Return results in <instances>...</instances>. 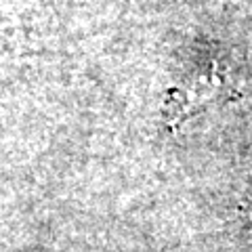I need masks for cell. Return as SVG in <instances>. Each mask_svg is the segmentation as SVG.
I'll return each mask as SVG.
<instances>
[{
	"label": "cell",
	"instance_id": "obj_1",
	"mask_svg": "<svg viewBox=\"0 0 252 252\" xmlns=\"http://www.w3.org/2000/svg\"><path fill=\"white\" fill-rule=\"evenodd\" d=\"M229 91V78L225 72H220L217 65H210L206 72L200 74L198 78H191L183 89L177 91L175 97V107H172V122H181L189 114H193V109L208 105L210 101H217L225 97Z\"/></svg>",
	"mask_w": 252,
	"mask_h": 252
}]
</instances>
